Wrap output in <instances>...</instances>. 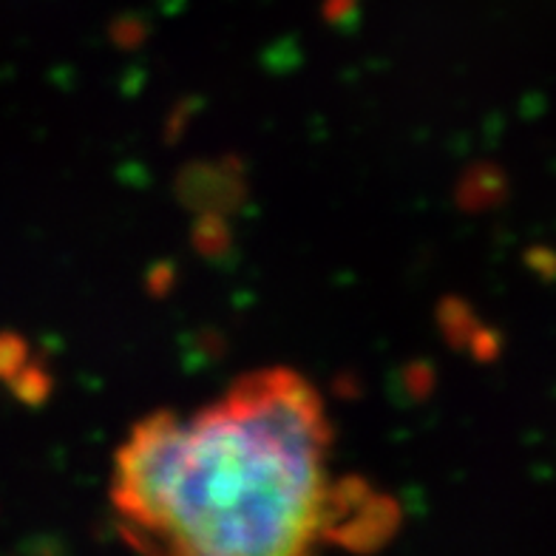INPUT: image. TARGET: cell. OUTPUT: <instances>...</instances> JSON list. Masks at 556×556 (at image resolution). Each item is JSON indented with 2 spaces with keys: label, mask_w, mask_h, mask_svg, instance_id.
<instances>
[{
  "label": "cell",
  "mask_w": 556,
  "mask_h": 556,
  "mask_svg": "<svg viewBox=\"0 0 556 556\" xmlns=\"http://www.w3.org/2000/svg\"><path fill=\"white\" fill-rule=\"evenodd\" d=\"M12 389L15 395L26 403H40L46 395H49V378L40 366H23L21 372L12 378Z\"/></svg>",
  "instance_id": "7a4b0ae2"
},
{
  "label": "cell",
  "mask_w": 556,
  "mask_h": 556,
  "mask_svg": "<svg viewBox=\"0 0 556 556\" xmlns=\"http://www.w3.org/2000/svg\"><path fill=\"white\" fill-rule=\"evenodd\" d=\"M332 426L290 369L244 375L205 409L142 417L117 452L114 505L137 545L193 556L375 548L395 528L389 497L332 483Z\"/></svg>",
  "instance_id": "6da1fadb"
},
{
  "label": "cell",
  "mask_w": 556,
  "mask_h": 556,
  "mask_svg": "<svg viewBox=\"0 0 556 556\" xmlns=\"http://www.w3.org/2000/svg\"><path fill=\"white\" fill-rule=\"evenodd\" d=\"M26 341L15 332H0V378L12 381L26 366Z\"/></svg>",
  "instance_id": "3957f363"
}]
</instances>
